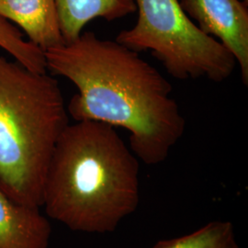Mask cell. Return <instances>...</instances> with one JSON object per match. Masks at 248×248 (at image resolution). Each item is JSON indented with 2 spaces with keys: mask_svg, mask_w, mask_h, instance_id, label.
I'll list each match as a JSON object with an SVG mask.
<instances>
[{
  "mask_svg": "<svg viewBox=\"0 0 248 248\" xmlns=\"http://www.w3.org/2000/svg\"><path fill=\"white\" fill-rule=\"evenodd\" d=\"M0 18L20 28L44 52L64 43L54 0H0Z\"/></svg>",
  "mask_w": 248,
  "mask_h": 248,
  "instance_id": "obj_7",
  "label": "cell"
},
{
  "mask_svg": "<svg viewBox=\"0 0 248 248\" xmlns=\"http://www.w3.org/2000/svg\"><path fill=\"white\" fill-rule=\"evenodd\" d=\"M140 202L139 161L113 126L78 121L56 142L45 179L47 216L70 230L113 232Z\"/></svg>",
  "mask_w": 248,
  "mask_h": 248,
  "instance_id": "obj_2",
  "label": "cell"
},
{
  "mask_svg": "<svg viewBox=\"0 0 248 248\" xmlns=\"http://www.w3.org/2000/svg\"><path fill=\"white\" fill-rule=\"evenodd\" d=\"M179 3L196 26L232 54L243 83L248 86V4L241 0H180Z\"/></svg>",
  "mask_w": 248,
  "mask_h": 248,
  "instance_id": "obj_5",
  "label": "cell"
},
{
  "mask_svg": "<svg viewBox=\"0 0 248 248\" xmlns=\"http://www.w3.org/2000/svg\"><path fill=\"white\" fill-rule=\"evenodd\" d=\"M47 70L78 89L67 111L130 133V149L148 166L168 158L182 138L186 120L173 88L139 53L92 31L45 52Z\"/></svg>",
  "mask_w": 248,
  "mask_h": 248,
  "instance_id": "obj_1",
  "label": "cell"
},
{
  "mask_svg": "<svg viewBox=\"0 0 248 248\" xmlns=\"http://www.w3.org/2000/svg\"><path fill=\"white\" fill-rule=\"evenodd\" d=\"M152 248H239L229 221H213L186 235L161 240Z\"/></svg>",
  "mask_w": 248,
  "mask_h": 248,
  "instance_id": "obj_9",
  "label": "cell"
},
{
  "mask_svg": "<svg viewBox=\"0 0 248 248\" xmlns=\"http://www.w3.org/2000/svg\"><path fill=\"white\" fill-rule=\"evenodd\" d=\"M241 1H243V2H245L246 4H248V0H241Z\"/></svg>",
  "mask_w": 248,
  "mask_h": 248,
  "instance_id": "obj_10",
  "label": "cell"
},
{
  "mask_svg": "<svg viewBox=\"0 0 248 248\" xmlns=\"http://www.w3.org/2000/svg\"><path fill=\"white\" fill-rule=\"evenodd\" d=\"M58 81L0 53V186L41 208L56 142L69 124Z\"/></svg>",
  "mask_w": 248,
  "mask_h": 248,
  "instance_id": "obj_3",
  "label": "cell"
},
{
  "mask_svg": "<svg viewBox=\"0 0 248 248\" xmlns=\"http://www.w3.org/2000/svg\"><path fill=\"white\" fill-rule=\"evenodd\" d=\"M51 233L39 207L19 203L0 186V248H48Z\"/></svg>",
  "mask_w": 248,
  "mask_h": 248,
  "instance_id": "obj_6",
  "label": "cell"
},
{
  "mask_svg": "<svg viewBox=\"0 0 248 248\" xmlns=\"http://www.w3.org/2000/svg\"><path fill=\"white\" fill-rule=\"evenodd\" d=\"M64 43L76 40L95 18L108 21L136 11L135 0H54Z\"/></svg>",
  "mask_w": 248,
  "mask_h": 248,
  "instance_id": "obj_8",
  "label": "cell"
},
{
  "mask_svg": "<svg viewBox=\"0 0 248 248\" xmlns=\"http://www.w3.org/2000/svg\"><path fill=\"white\" fill-rule=\"evenodd\" d=\"M136 24L115 41L139 53L150 51L178 80L228 79L237 63L232 54L186 16L179 0H135Z\"/></svg>",
  "mask_w": 248,
  "mask_h": 248,
  "instance_id": "obj_4",
  "label": "cell"
}]
</instances>
